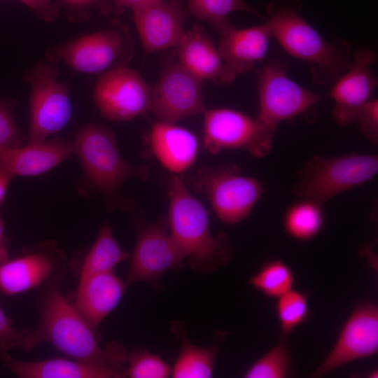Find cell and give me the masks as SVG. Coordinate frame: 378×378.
Returning <instances> with one entry per match:
<instances>
[{
    "label": "cell",
    "mask_w": 378,
    "mask_h": 378,
    "mask_svg": "<svg viewBox=\"0 0 378 378\" xmlns=\"http://www.w3.org/2000/svg\"><path fill=\"white\" fill-rule=\"evenodd\" d=\"M130 213L136 240L125 282L127 286L147 282L158 288L161 276L183 268L185 258L170 234L167 220L162 218L149 223L134 209Z\"/></svg>",
    "instance_id": "9c48e42d"
},
{
    "label": "cell",
    "mask_w": 378,
    "mask_h": 378,
    "mask_svg": "<svg viewBox=\"0 0 378 378\" xmlns=\"http://www.w3.org/2000/svg\"><path fill=\"white\" fill-rule=\"evenodd\" d=\"M61 279L50 283L42 299L38 326L31 330L29 351L47 342L71 358L108 366L126 374L125 348L117 342H109L104 349L101 346L97 332L63 296Z\"/></svg>",
    "instance_id": "6da1fadb"
},
{
    "label": "cell",
    "mask_w": 378,
    "mask_h": 378,
    "mask_svg": "<svg viewBox=\"0 0 378 378\" xmlns=\"http://www.w3.org/2000/svg\"><path fill=\"white\" fill-rule=\"evenodd\" d=\"M129 256L130 254L118 244L106 221L99 227L94 244L83 259L79 281L94 274L113 272L115 267Z\"/></svg>",
    "instance_id": "d4e9b609"
},
{
    "label": "cell",
    "mask_w": 378,
    "mask_h": 378,
    "mask_svg": "<svg viewBox=\"0 0 378 378\" xmlns=\"http://www.w3.org/2000/svg\"><path fill=\"white\" fill-rule=\"evenodd\" d=\"M294 371L288 336L281 334L276 344L245 371V378H286Z\"/></svg>",
    "instance_id": "4316f807"
},
{
    "label": "cell",
    "mask_w": 378,
    "mask_h": 378,
    "mask_svg": "<svg viewBox=\"0 0 378 378\" xmlns=\"http://www.w3.org/2000/svg\"><path fill=\"white\" fill-rule=\"evenodd\" d=\"M178 48V64L194 76L225 84V71L218 48L202 28L186 31Z\"/></svg>",
    "instance_id": "603a6c76"
},
{
    "label": "cell",
    "mask_w": 378,
    "mask_h": 378,
    "mask_svg": "<svg viewBox=\"0 0 378 378\" xmlns=\"http://www.w3.org/2000/svg\"><path fill=\"white\" fill-rule=\"evenodd\" d=\"M132 42L118 22L108 28L81 36L53 48L47 57L62 61L74 71L99 74L123 66L131 57Z\"/></svg>",
    "instance_id": "ba28073f"
},
{
    "label": "cell",
    "mask_w": 378,
    "mask_h": 378,
    "mask_svg": "<svg viewBox=\"0 0 378 378\" xmlns=\"http://www.w3.org/2000/svg\"><path fill=\"white\" fill-rule=\"evenodd\" d=\"M167 191L169 232L190 269L210 274L228 264L233 247L227 234H211L206 211L189 191L183 179L176 175L171 176Z\"/></svg>",
    "instance_id": "277c9868"
},
{
    "label": "cell",
    "mask_w": 378,
    "mask_h": 378,
    "mask_svg": "<svg viewBox=\"0 0 378 378\" xmlns=\"http://www.w3.org/2000/svg\"><path fill=\"white\" fill-rule=\"evenodd\" d=\"M126 286L113 272L94 274L78 281L71 304L97 332L101 323L120 302Z\"/></svg>",
    "instance_id": "ffe728a7"
},
{
    "label": "cell",
    "mask_w": 378,
    "mask_h": 378,
    "mask_svg": "<svg viewBox=\"0 0 378 378\" xmlns=\"http://www.w3.org/2000/svg\"><path fill=\"white\" fill-rule=\"evenodd\" d=\"M376 59L372 50H356L350 66L333 83L328 97L334 101L332 115L338 125L354 122L360 108L372 98L378 83L372 71Z\"/></svg>",
    "instance_id": "2e32d148"
},
{
    "label": "cell",
    "mask_w": 378,
    "mask_h": 378,
    "mask_svg": "<svg viewBox=\"0 0 378 378\" xmlns=\"http://www.w3.org/2000/svg\"><path fill=\"white\" fill-rule=\"evenodd\" d=\"M308 296L292 289L276 299V316L281 334L288 336L309 316Z\"/></svg>",
    "instance_id": "f546056e"
},
{
    "label": "cell",
    "mask_w": 378,
    "mask_h": 378,
    "mask_svg": "<svg viewBox=\"0 0 378 378\" xmlns=\"http://www.w3.org/2000/svg\"><path fill=\"white\" fill-rule=\"evenodd\" d=\"M172 331L180 341L181 349L172 368L174 378H209L214 374V363L220 344L225 337L220 332L218 342L206 348L195 345L187 337L185 326L181 321H173Z\"/></svg>",
    "instance_id": "cb8c5ba5"
},
{
    "label": "cell",
    "mask_w": 378,
    "mask_h": 378,
    "mask_svg": "<svg viewBox=\"0 0 378 378\" xmlns=\"http://www.w3.org/2000/svg\"><path fill=\"white\" fill-rule=\"evenodd\" d=\"M15 102L0 98V150L22 146L23 136L15 117Z\"/></svg>",
    "instance_id": "1f68e13d"
},
{
    "label": "cell",
    "mask_w": 378,
    "mask_h": 378,
    "mask_svg": "<svg viewBox=\"0 0 378 378\" xmlns=\"http://www.w3.org/2000/svg\"><path fill=\"white\" fill-rule=\"evenodd\" d=\"M152 153L160 164L174 174H181L195 162L199 141L191 131L175 123L155 122L149 136Z\"/></svg>",
    "instance_id": "44dd1931"
},
{
    "label": "cell",
    "mask_w": 378,
    "mask_h": 378,
    "mask_svg": "<svg viewBox=\"0 0 378 378\" xmlns=\"http://www.w3.org/2000/svg\"><path fill=\"white\" fill-rule=\"evenodd\" d=\"M188 10L196 18L210 24L219 34L231 27L227 16L234 11H245L261 17L243 0H188Z\"/></svg>",
    "instance_id": "f1b7e54d"
},
{
    "label": "cell",
    "mask_w": 378,
    "mask_h": 378,
    "mask_svg": "<svg viewBox=\"0 0 378 378\" xmlns=\"http://www.w3.org/2000/svg\"><path fill=\"white\" fill-rule=\"evenodd\" d=\"M295 276L290 266L281 260L265 262L250 277L248 284L265 296L277 299L293 289Z\"/></svg>",
    "instance_id": "83f0119b"
},
{
    "label": "cell",
    "mask_w": 378,
    "mask_h": 378,
    "mask_svg": "<svg viewBox=\"0 0 378 378\" xmlns=\"http://www.w3.org/2000/svg\"><path fill=\"white\" fill-rule=\"evenodd\" d=\"M378 173L375 154L315 155L298 172L295 195L322 204L344 192L370 181Z\"/></svg>",
    "instance_id": "5b68a950"
},
{
    "label": "cell",
    "mask_w": 378,
    "mask_h": 378,
    "mask_svg": "<svg viewBox=\"0 0 378 378\" xmlns=\"http://www.w3.org/2000/svg\"><path fill=\"white\" fill-rule=\"evenodd\" d=\"M93 99L105 118L129 121L150 111V88L138 71L120 66L99 77L94 88Z\"/></svg>",
    "instance_id": "7c38bea8"
},
{
    "label": "cell",
    "mask_w": 378,
    "mask_h": 378,
    "mask_svg": "<svg viewBox=\"0 0 378 378\" xmlns=\"http://www.w3.org/2000/svg\"><path fill=\"white\" fill-rule=\"evenodd\" d=\"M55 4L65 8L69 20L83 21L88 19V9L93 6H100L101 9H108L106 0H56Z\"/></svg>",
    "instance_id": "e575fe53"
},
{
    "label": "cell",
    "mask_w": 378,
    "mask_h": 378,
    "mask_svg": "<svg viewBox=\"0 0 378 378\" xmlns=\"http://www.w3.org/2000/svg\"><path fill=\"white\" fill-rule=\"evenodd\" d=\"M190 183L205 195L218 218L227 225L248 218L265 191L262 182L243 174L234 164L202 167Z\"/></svg>",
    "instance_id": "8992f818"
},
{
    "label": "cell",
    "mask_w": 378,
    "mask_h": 378,
    "mask_svg": "<svg viewBox=\"0 0 378 378\" xmlns=\"http://www.w3.org/2000/svg\"><path fill=\"white\" fill-rule=\"evenodd\" d=\"M323 205L303 198L290 205L286 211L283 219L286 232L291 238L301 241L315 238L324 226Z\"/></svg>",
    "instance_id": "484cf974"
},
{
    "label": "cell",
    "mask_w": 378,
    "mask_h": 378,
    "mask_svg": "<svg viewBox=\"0 0 378 378\" xmlns=\"http://www.w3.org/2000/svg\"><path fill=\"white\" fill-rule=\"evenodd\" d=\"M64 255L53 241H45L30 248L22 255L7 259L0 264V292L7 295H18L37 288L60 272Z\"/></svg>",
    "instance_id": "9a60e30c"
},
{
    "label": "cell",
    "mask_w": 378,
    "mask_h": 378,
    "mask_svg": "<svg viewBox=\"0 0 378 378\" xmlns=\"http://www.w3.org/2000/svg\"><path fill=\"white\" fill-rule=\"evenodd\" d=\"M31 330H19L14 328L11 320L0 307V352L4 353L11 349H20L29 351V343Z\"/></svg>",
    "instance_id": "d6a6232c"
},
{
    "label": "cell",
    "mask_w": 378,
    "mask_h": 378,
    "mask_svg": "<svg viewBox=\"0 0 378 378\" xmlns=\"http://www.w3.org/2000/svg\"><path fill=\"white\" fill-rule=\"evenodd\" d=\"M4 364L20 378H123L116 369L73 358H52L22 361L1 353Z\"/></svg>",
    "instance_id": "7402d4cb"
},
{
    "label": "cell",
    "mask_w": 378,
    "mask_h": 378,
    "mask_svg": "<svg viewBox=\"0 0 378 378\" xmlns=\"http://www.w3.org/2000/svg\"><path fill=\"white\" fill-rule=\"evenodd\" d=\"M114 5L115 11L120 13L125 8L131 9L153 0H109Z\"/></svg>",
    "instance_id": "8d00e7d4"
},
{
    "label": "cell",
    "mask_w": 378,
    "mask_h": 378,
    "mask_svg": "<svg viewBox=\"0 0 378 378\" xmlns=\"http://www.w3.org/2000/svg\"><path fill=\"white\" fill-rule=\"evenodd\" d=\"M220 34L217 48L225 67V84L232 83L263 59L272 37L266 22L240 29L232 25Z\"/></svg>",
    "instance_id": "ac0fdd59"
},
{
    "label": "cell",
    "mask_w": 378,
    "mask_h": 378,
    "mask_svg": "<svg viewBox=\"0 0 378 378\" xmlns=\"http://www.w3.org/2000/svg\"><path fill=\"white\" fill-rule=\"evenodd\" d=\"M368 377L374 378L377 377V370H374L368 374Z\"/></svg>",
    "instance_id": "ab89813d"
},
{
    "label": "cell",
    "mask_w": 378,
    "mask_h": 378,
    "mask_svg": "<svg viewBox=\"0 0 378 378\" xmlns=\"http://www.w3.org/2000/svg\"><path fill=\"white\" fill-rule=\"evenodd\" d=\"M359 129L371 144L378 142V100L371 98L359 111L356 117Z\"/></svg>",
    "instance_id": "836d02e7"
},
{
    "label": "cell",
    "mask_w": 378,
    "mask_h": 378,
    "mask_svg": "<svg viewBox=\"0 0 378 378\" xmlns=\"http://www.w3.org/2000/svg\"><path fill=\"white\" fill-rule=\"evenodd\" d=\"M2 237H3V226H2L1 220L0 219V239H2Z\"/></svg>",
    "instance_id": "60d3db41"
},
{
    "label": "cell",
    "mask_w": 378,
    "mask_h": 378,
    "mask_svg": "<svg viewBox=\"0 0 378 378\" xmlns=\"http://www.w3.org/2000/svg\"><path fill=\"white\" fill-rule=\"evenodd\" d=\"M8 259V253L6 248L2 244V239H0V264Z\"/></svg>",
    "instance_id": "f35d334b"
},
{
    "label": "cell",
    "mask_w": 378,
    "mask_h": 378,
    "mask_svg": "<svg viewBox=\"0 0 378 378\" xmlns=\"http://www.w3.org/2000/svg\"><path fill=\"white\" fill-rule=\"evenodd\" d=\"M377 352L378 307L372 302L359 303L353 309L332 349L312 377H321Z\"/></svg>",
    "instance_id": "4fadbf2b"
},
{
    "label": "cell",
    "mask_w": 378,
    "mask_h": 378,
    "mask_svg": "<svg viewBox=\"0 0 378 378\" xmlns=\"http://www.w3.org/2000/svg\"><path fill=\"white\" fill-rule=\"evenodd\" d=\"M73 144L83 172L76 187L78 192L86 197L99 195L109 211L120 208L130 213L134 202L122 195V186L130 177L146 181L148 167L127 162L120 153L115 134L104 125L83 126Z\"/></svg>",
    "instance_id": "3957f363"
},
{
    "label": "cell",
    "mask_w": 378,
    "mask_h": 378,
    "mask_svg": "<svg viewBox=\"0 0 378 378\" xmlns=\"http://www.w3.org/2000/svg\"><path fill=\"white\" fill-rule=\"evenodd\" d=\"M74 153V144L54 139L0 150V172L10 177L34 176L44 174Z\"/></svg>",
    "instance_id": "d6986e66"
},
{
    "label": "cell",
    "mask_w": 378,
    "mask_h": 378,
    "mask_svg": "<svg viewBox=\"0 0 378 378\" xmlns=\"http://www.w3.org/2000/svg\"><path fill=\"white\" fill-rule=\"evenodd\" d=\"M27 6L41 20L54 22L59 16V8L52 0H19Z\"/></svg>",
    "instance_id": "d590c367"
},
{
    "label": "cell",
    "mask_w": 378,
    "mask_h": 378,
    "mask_svg": "<svg viewBox=\"0 0 378 378\" xmlns=\"http://www.w3.org/2000/svg\"><path fill=\"white\" fill-rule=\"evenodd\" d=\"M132 10L146 52L153 53L179 45L186 31L184 12L178 0H153Z\"/></svg>",
    "instance_id": "e0dca14e"
},
{
    "label": "cell",
    "mask_w": 378,
    "mask_h": 378,
    "mask_svg": "<svg viewBox=\"0 0 378 378\" xmlns=\"http://www.w3.org/2000/svg\"><path fill=\"white\" fill-rule=\"evenodd\" d=\"M299 0H271L266 23L272 37L293 57L308 63L314 83H333L352 63L354 53L346 40L323 38L300 14Z\"/></svg>",
    "instance_id": "7a4b0ae2"
},
{
    "label": "cell",
    "mask_w": 378,
    "mask_h": 378,
    "mask_svg": "<svg viewBox=\"0 0 378 378\" xmlns=\"http://www.w3.org/2000/svg\"><path fill=\"white\" fill-rule=\"evenodd\" d=\"M202 80L178 63L167 64L150 88V111L157 122L176 123L206 110Z\"/></svg>",
    "instance_id": "5bb4252c"
},
{
    "label": "cell",
    "mask_w": 378,
    "mask_h": 378,
    "mask_svg": "<svg viewBox=\"0 0 378 378\" xmlns=\"http://www.w3.org/2000/svg\"><path fill=\"white\" fill-rule=\"evenodd\" d=\"M12 177L0 172V204L3 202Z\"/></svg>",
    "instance_id": "74e56055"
},
{
    "label": "cell",
    "mask_w": 378,
    "mask_h": 378,
    "mask_svg": "<svg viewBox=\"0 0 378 378\" xmlns=\"http://www.w3.org/2000/svg\"><path fill=\"white\" fill-rule=\"evenodd\" d=\"M172 368L161 357L137 348L128 354L126 374L130 378H167Z\"/></svg>",
    "instance_id": "4dcf8cb0"
},
{
    "label": "cell",
    "mask_w": 378,
    "mask_h": 378,
    "mask_svg": "<svg viewBox=\"0 0 378 378\" xmlns=\"http://www.w3.org/2000/svg\"><path fill=\"white\" fill-rule=\"evenodd\" d=\"M48 57L27 71L30 85L28 143L46 140L69 122L72 106L68 86L57 80L58 69Z\"/></svg>",
    "instance_id": "52a82bcc"
},
{
    "label": "cell",
    "mask_w": 378,
    "mask_h": 378,
    "mask_svg": "<svg viewBox=\"0 0 378 378\" xmlns=\"http://www.w3.org/2000/svg\"><path fill=\"white\" fill-rule=\"evenodd\" d=\"M279 61L265 65L258 73V113L256 118L276 132L279 123L307 115L324 99L290 79Z\"/></svg>",
    "instance_id": "8fae6325"
},
{
    "label": "cell",
    "mask_w": 378,
    "mask_h": 378,
    "mask_svg": "<svg viewBox=\"0 0 378 378\" xmlns=\"http://www.w3.org/2000/svg\"><path fill=\"white\" fill-rule=\"evenodd\" d=\"M202 115L203 146L211 153L241 150L257 158L270 153L276 132L256 118L230 108L206 109Z\"/></svg>",
    "instance_id": "30bf717a"
}]
</instances>
